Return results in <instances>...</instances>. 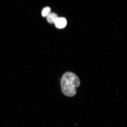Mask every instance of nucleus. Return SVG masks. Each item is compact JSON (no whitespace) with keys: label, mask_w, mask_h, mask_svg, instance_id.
Listing matches in <instances>:
<instances>
[{"label":"nucleus","mask_w":127,"mask_h":127,"mask_svg":"<svg viewBox=\"0 0 127 127\" xmlns=\"http://www.w3.org/2000/svg\"><path fill=\"white\" fill-rule=\"evenodd\" d=\"M80 85V81L74 73L71 72L65 73L61 79V91L64 95L68 97H72L77 93L76 88Z\"/></svg>","instance_id":"obj_1"},{"label":"nucleus","mask_w":127,"mask_h":127,"mask_svg":"<svg viewBox=\"0 0 127 127\" xmlns=\"http://www.w3.org/2000/svg\"><path fill=\"white\" fill-rule=\"evenodd\" d=\"M56 27L58 29L64 28L67 24V21L64 17H58L54 23Z\"/></svg>","instance_id":"obj_2"},{"label":"nucleus","mask_w":127,"mask_h":127,"mask_svg":"<svg viewBox=\"0 0 127 127\" xmlns=\"http://www.w3.org/2000/svg\"><path fill=\"white\" fill-rule=\"evenodd\" d=\"M47 17L48 22L49 23L53 24L54 23L55 20L58 17L54 13H50Z\"/></svg>","instance_id":"obj_3"},{"label":"nucleus","mask_w":127,"mask_h":127,"mask_svg":"<svg viewBox=\"0 0 127 127\" xmlns=\"http://www.w3.org/2000/svg\"><path fill=\"white\" fill-rule=\"evenodd\" d=\"M51 9L50 7H46L44 8L42 12V15L44 17H47L50 13Z\"/></svg>","instance_id":"obj_4"}]
</instances>
